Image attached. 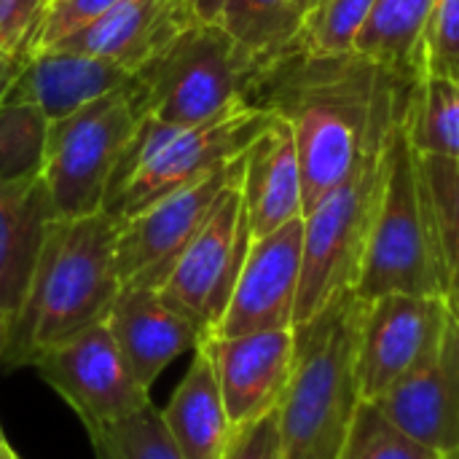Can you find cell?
I'll return each mask as SVG.
<instances>
[{
	"mask_svg": "<svg viewBox=\"0 0 459 459\" xmlns=\"http://www.w3.org/2000/svg\"><path fill=\"white\" fill-rule=\"evenodd\" d=\"M118 223L108 212L54 218L27 296L8 325L3 366H35V360L102 323L121 290L116 274Z\"/></svg>",
	"mask_w": 459,
	"mask_h": 459,
	"instance_id": "7a4b0ae2",
	"label": "cell"
},
{
	"mask_svg": "<svg viewBox=\"0 0 459 459\" xmlns=\"http://www.w3.org/2000/svg\"><path fill=\"white\" fill-rule=\"evenodd\" d=\"M355 293L374 301L390 293L449 296V274L430 218L417 151L403 124L385 148V183Z\"/></svg>",
	"mask_w": 459,
	"mask_h": 459,
	"instance_id": "5b68a950",
	"label": "cell"
},
{
	"mask_svg": "<svg viewBox=\"0 0 459 459\" xmlns=\"http://www.w3.org/2000/svg\"><path fill=\"white\" fill-rule=\"evenodd\" d=\"M35 368L86 430L113 425L151 403V393L134 379L105 320L46 350Z\"/></svg>",
	"mask_w": 459,
	"mask_h": 459,
	"instance_id": "8fae6325",
	"label": "cell"
},
{
	"mask_svg": "<svg viewBox=\"0 0 459 459\" xmlns=\"http://www.w3.org/2000/svg\"><path fill=\"white\" fill-rule=\"evenodd\" d=\"M0 438H3V430H0Z\"/></svg>",
	"mask_w": 459,
	"mask_h": 459,
	"instance_id": "ab89813d",
	"label": "cell"
},
{
	"mask_svg": "<svg viewBox=\"0 0 459 459\" xmlns=\"http://www.w3.org/2000/svg\"><path fill=\"white\" fill-rule=\"evenodd\" d=\"M371 5L374 0H320L304 19L299 48L312 56L350 54Z\"/></svg>",
	"mask_w": 459,
	"mask_h": 459,
	"instance_id": "f1b7e54d",
	"label": "cell"
},
{
	"mask_svg": "<svg viewBox=\"0 0 459 459\" xmlns=\"http://www.w3.org/2000/svg\"><path fill=\"white\" fill-rule=\"evenodd\" d=\"M188 3H191L196 19H202V22H218L221 8H223V0H188Z\"/></svg>",
	"mask_w": 459,
	"mask_h": 459,
	"instance_id": "e575fe53",
	"label": "cell"
},
{
	"mask_svg": "<svg viewBox=\"0 0 459 459\" xmlns=\"http://www.w3.org/2000/svg\"><path fill=\"white\" fill-rule=\"evenodd\" d=\"M242 156L118 223L116 274L121 288L159 290L167 282L223 194L242 180Z\"/></svg>",
	"mask_w": 459,
	"mask_h": 459,
	"instance_id": "9c48e42d",
	"label": "cell"
},
{
	"mask_svg": "<svg viewBox=\"0 0 459 459\" xmlns=\"http://www.w3.org/2000/svg\"><path fill=\"white\" fill-rule=\"evenodd\" d=\"M433 5L436 0H374L352 51L385 67L414 75V48Z\"/></svg>",
	"mask_w": 459,
	"mask_h": 459,
	"instance_id": "603a6c76",
	"label": "cell"
},
{
	"mask_svg": "<svg viewBox=\"0 0 459 459\" xmlns=\"http://www.w3.org/2000/svg\"><path fill=\"white\" fill-rule=\"evenodd\" d=\"M272 118L274 110L255 102H242L229 113L188 129L145 116L108 183L102 212L121 223L172 191L231 164L253 145Z\"/></svg>",
	"mask_w": 459,
	"mask_h": 459,
	"instance_id": "277c9868",
	"label": "cell"
},
{
	"mask_svg": "<svg viewBox=\"0 0 459 459\" xmlns=\"http://www.w3.org/2000/svg\"><path fill=\"white\" fill-rule=\"evenodd\" d=\"M22 62H24V59H19V56H11V54H3V51H0V100H3V94L8 91V86L13 83L16 73L22 70Z\"/></svg>",
	"mask_w": 459,
	"mask_h": 459,
	"instance_id": "836d02e7",
	"label": "cell"
},
{
	"mask_svg": "<svg viewBox=\"0 0 459 459\" xmlns=\"http://www.w3.org/2000/svg\"><path fill=\"white\" fill-rule=\"evenodd\" d=\"M457 86H459V81H457Z\"/></svg>",
	"mask_w": 459,
	"mask_h": 459,
	"instance_id": "60d3db41",
	"label": "cell"
},
{
	"mask_svg": "<svg viewBox=\"0 0 459 459\" xmlns=\"http://www.w3.org/2000/svg\"><path fill=\"white\" fill-rule=\"evenodd\" d=\"M409 438L438 452H459V320L446 328L436 360L371 401Z\"/></svg>",
	"mask_w": 459,
	"mask_h": 459,
	"instance_id": "2e32d148",
	"label": "cell"
},
{
	"mask_svg": "<svg viewBox=\"0 0 459 459\" xmlns=\"http://www.w3.org/2000/svg\"><path fill=\"white\" fill-rule=\"evenodd\" d=\"M145 116L140 83L132 78L48 124L40 178L56 218H83L102 210L108 183Z\"/></svg>",
	"mask_w": 459,
	"mask_h": 459,
	"instance_id": "52a82bcc",
	"label": "cell"
},
{
	"mask_svg": "<svg viewBox=\"0 0 459 459\" xmlns=\"http://www.w3.org/2000/svg\"><path fill=\"white\" fill-rule=\"evenodd\" d=\"M118 0H48L40 27L32 40V51L56 48L62 40L86 30L97 19H102Z\"/></svg>",
	"mask_w": 459,
	"mask_h": 459,
	"instance_id": "4dcf8cb0",
	"label": "cell"
},
{
	"mask_svg": "<svg viewBox=\"0 0 459 459\" xmlns=\"http://www.w3.org/2000/svg\"><path fill=\"white\" fill-rule=\"evenodd\" d=\"M56 218L43 178L0 180V317H16L46 231Z\"/></svg>",
	"mask_w": 459,
	"mask_h": 459,
	"instance_id": "ffe728a7",
	"label": "cell"
},
{
	"mask_svg": "<svg viewBox=\"0 0 459 459\" xmlns=\"http://www.w3.org/2000/svg\"><path fill=\"white\" fill-rule=\"evenodd\" d=\"M221 459H282V438H280V411L234 428V436Z\"/></svg>",
	"mask_w": 459,
	"mask_h": 459,
	"instance_id": "d6a6232c",
	"label": "cell"
},
{
	"mask_svg": "<svg viewBox=\"0 0 459 459\" xmlns=\"http://www.w3.org/2000/svg\"><path fill=\"white\" fill-rule=\"evenodd\" d=\"M48 118L30 102L0 100V180H30L43 169Z\"/></svg>",
	"mask_w": 459,
	"mask_h": 459,
	"instance_id": "484cf974",
	"label": "cell"
},
{
	"mask_svg": "<svg viewBox=\"0 0 459 459\" xmlns=\"http://www.w3.org/2000/svg\"><path fill=\"white\" fill-rule=\"evenodd\" d=\"M264 83H274V89L261 108L280 113L293 129L301 199L309 212L385 153L406 118L417 78L355 51L312 56L296 48Z\"/></svg>",
	"mask_w": 459,
	"mask_h": 459,
	"instance_id": "6da1fadb",
	"label": "cell"
},
{
	"mask_svg": "<svg viewBox=\"0 0 459 459\" xmlns=\"http://www.w3.org/2000/svg\"><path fill=\"white\" fill-rule=\"evenodd\" d=\"M304 218L250 242L226 312L210 336H242L293 328L301 280Z\"/></svg>",
	"mask_w": 459,
	"mask_h": 459,
	"instance_id": "4fadbf2b",
	"label": "cell"
},
{
	"mask_svg": "<svg viewBox=\"0 0 459 459\" xmlns=\"http://www.w3.org/2000/svg\"><path fill=\"white\" fill-rule=\"evenodd\" d=\"M339 459H441V455L398 430L377 403L363 401Z\"/></svg>",
	"mask_w": 459,
	"mask_h": 459,
	"instance_id": "83f0119b",
	"label": "cell"
},
{
	"mask_svg": "<svg viewBox=\"0 0 459 459\" xmlns=\"http://www.w3.org/2000/svg\"><path fill=\"white\" fill-rule=\"evenodd\" d=\"M452 320L455 315L444 296L390 293L368 301L358 339V382L363 401H377L428 368Z\"/></svg>",
	"mask_w": 459,
	"mask_h": 459,
	"instance_id": "30bf717a",
	"label": "cell"
},
{
	"mask_svg": "<svg viewBox=\"0 0 459 459\" xmlns=\"http://www.w3.org/2000/svg\"><path fill=\"white\" fill-rule=\"evenodd\" d=\"M0 459H22V457L8 446V441H5V438H0Z\"/></svg>",
	"mask_w": 459,
	"mask_h": 459,
	"instance_id": "8d00e7d4",
	"label": "cell"
},
{
	"mask_svg": "<svg viewBox=\"0 0 459 459\" xmlns=\"http://www.w3.org/2000/svg\"><path fill=\"white\" fill-rule=\"evenodd\" d=\"M382 183L385 153L304 212L301 280L293 328L309 323L339 296L355 290L363 272Z\"/></svg>",
	"mask_w": 459,
	"mask_h": 459,
	"instance_id": "ba28073f",
	"label": "cell"
},
{
	"mask_svg": "<svg viewBox=\"0 0 459 459\" xmlns=\"http://www.w3.org/2000/svg\"><path fill=\"white\" fill-rule=\"evenodd\" d=\"M5 339H8V323L0 317V360H3V350H5Z\"/></svg>",
	"mask_w": 459,
	"mask_h": 459,
	"instance_id": "74e56055",
	"label": "cell"
},
{
	"mask_svg": "<svg viewBox=\"0 0 459 459\" xmlns=\"http://www.w3.org/2000/svg\"><path fill=\"white\" fill-rule=\"evenodd\" d=\"M132 78L134 73L110 59L67 48H43L24 56L3 100L35 105L51 124L121 89Z\"/></svg>",
	"mask_w": 459,
	"mask_h": 459,
	"instance_id": "ac0fdd59",
	"label": "cell"
},
{
	"mask_svg": "<svg viewBox=\"0 0 459 459\" xmlns=\"http://www.w3.org/2000/svg\"><path fill=\"white\" fill-rule=\"evenodd\" d=\"M403 129L417 153L459 159L457 81L417 78L406 108Z\"/></svg>",
	"mask_w": 459,
	"mask_h": 459,
	"instance_id": "cb8c5ba5",
	"label": "cell"
},
{
	"mask_svg": "<svg viewBox=\"0 0 459 459\" xmlns=\"http://www.w3.org/2000/svg\"><path fill=\"white\" fill-rule=\"evenodd\" d=\"M239 194L253 239L304 218L299 151L293 129L280 113L245 151Z\"/></svg>",
	"mask_w": 459,
	"mask_h": 459,
	"instance_id": "d6986e66",
	"label": "cell"
},
{
	"mask_svg": "<svg viewBox=\"0 0 459 459\" xmlns=\"http://www.w3.org/2000/svg\"><path fill=\"white\" fill-rule=\"evenodd\" d=\"M161 422L180 459L223 457L234 436V425L229 420L221 382L204 344L194 350V360L183 382L161 409Z\"/></svg>",
	"mask_w": 459,
	"mask_h": 459,
	"instance_id": "44dd1931",
	"label": "cell"
},
{
	"mask_svg": "<svg viewBox=\"0 0 459 459\" xmlns=\"http://www.w3.org/2000/svg\"><path fill=\"white\" fill-rule=\"evenodd\" d=\"M411 70L417 78L459 81V0H436L417 40Z\"/></svg>",
	"mask_w": 459,
	"mask_h": 459,
	"instance_id": "f546056e",
	"label": "cell"
},
{
	"mask_svg": "<svg viewBox=\"0 0 459 459\" xmlns=\"http://www.w3.org/2000/svg\"><path fill=\"white\" fill-rule=\"evenodd\" d=\"M194 22L188 0H118L102 19L56 48L102 56L137 73Z\"/></svg>",
	"mask_w": 459,
	"mask_h": 459,
	"instance_id": "e0dca14e",
	"label": "cell"
},
{
	"mask_svg": "<svg viewBox=\"0 0 459 459\" xmlns=\"http://www.w3.org/2000/svg\"><path fill=\"white\" fill-rule=\"evenodd\" d=\"M274 67L239 46L218 22L196 19L164 51L134 73L145 110L169 126L212 121L242 102H253Z\"/></svg>",
	"mask_w": 459,
	"mask_h": 459,
	"instance_id": "8992f818",
	"label": "cell"
},
{
	"mask_svg": "<svg viewBox=\"0 0 459 459\" xmlns=\"http://www.w3.org/2000/svg\"><path fill=\"white\" fill-rule=\"evenodd\" d=\"M430 218L449 274V309L459 320V159L417 153Z\"/></svg>",
	"mask_w": 459,
	"mask_h": 459,
	"instance_id": "d4e9b609",
	"label": "cell"
},
{
	"mask_svg": "<svg viewBox=\"0 0 459 459\" xmlns=\"http://www.w3.org/2000/svg\"><path fill=\"white\" fill-rule=\"evenodd\" d=\"M105 323L134 379L148 393L172 360L207 339V333L156 288H121Z\"/></svg>",
	"mask_w": 459,
	"mask_h": 459,
	"instance_id": "9a60e30c",
	"label": "cell"
},
{
	"mask_svg": "<svg viewBox=\"0 0 459 459\" xmlns=\"http://www.w3.org/2000/svg\"><path fill=\"white\" fill-rule=\"evenodd\" d=\"M293 3L299 5V11H301V13H304V19H307V13H309V11H315L320 0H293Z\"/></svg>",
	"mask_w": 459,
	"mask_h": 459,
	"instance_id": "d590c367",
	"label": "cell"
},
{
	"mask_svg": "<svg viewBox=\"0 0 459 459\" xmlns=\"http://www.w3.org/2000/svg\"><path fill=\"white\" fill-rule=\"evenodd\" d=\"M441 459H459V452H452V455H446V457Z\"/></svg>",
	"mask_w": 459,
	"mask_h": 459,
	"instance_id": "f35d334b",
	"label": "cell"
},
{
	"mask_svg": "<svg viewBox=\"0 0 459 459\" xmlns=\"http://www.w3.org/2000/svg\"><path fill=\"white\" fill-rule=\"evenodd\" d=\"M366 304L355 290L296 325V363L277 406L282 459H339L358 406V339Z\"/></svg>",
	"mask_w": 459,
	"mask_h": 459,
	"instance_id": "3957f363",
	"label": "cell"
},
{
	"mask_svg": "<svg viewBox=\"0 0 459 459\" xmlns=\"http://www.w3.org/2000/svg\"><path fill=\"white\" fill-rule=\"evenodd\" d=\"M202 344L212 358L234 428H242L280 406L296 363L293 328L207 336Z\"/></svg>",
	"mask_w": 459,
	"mask_h": 459,
	"instance_id": "5bb4252c",
	"label": "cell"
},
{
	"mask_svg": "<svg viewBox=\"0 0 459 459\" xmlns=\"http://www.w3.org/2000/svg\"><path fill=\"white\" fill-rule=\"evenodd\" d=\"M48 0H0V51L24 59Z\"/></svg>",
	"mask_w": 459,
	"mask_h": 459,
	"instance_id": "1f68e13d",
	"label": "cell"
},
{
	"mask_svg": "<svg viewBox=\"0 0 459 459\" xmlns=\"http://www.w3.org/2000/svg\"><path fill=\"white\" fill-rule=\"evenodd\" d=\"M97 459H180L164 422L161 409L145 403L140 411L94 430H86Z\"/></svg>",
	"mask_w": 459,
	"mask_h": 459,
	"instance_id": "4316f807",
	"label": "cell"
},
{
	"mask_svg": "<svg viewBox=\"0 0 459 459\" xmlns=\"http://www.w3.org/2000/svg\"><path fill=\"white\" fill-rule=\"evenodd\" d=\"M218 24L253 56L277 67L299 48L304 13L293 0H223Z\"/></svg>",
	"mask_w": 459,
	"mask_h": 459,
	"instance_id": "7402d4cb",
	"label": "cell"
},
{
	"mask_svg": "<svg viewBox=\"0 0 459 459\" xmlns=\"http://www.w3.org/2000/svg\"><path fill=\"white\" fill-rule=\"evenodd\" d=\"M250 242L253 237L237 183L223 194L215 212L178 258L172 274L159 288L161 296L210 336L226 312Z\"/></svg>",
	"mask_w": 459,
	"mask_h": 459,
	"instance_id": "7c38bea8",
	"label": "cell"
}]
</instances>
